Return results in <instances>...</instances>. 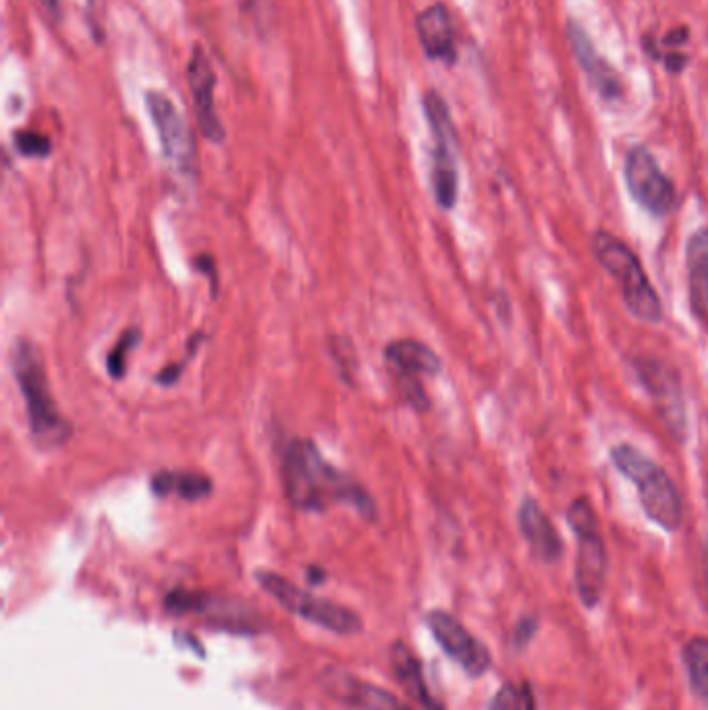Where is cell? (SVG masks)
Instances as JSON below:
<instances>
[{
    "label": "cell",
    "instance_id": "obj_1",
    "mask_svg": "<svg viewBox=\"0 0 708 710\" xmlns=\"http://www.w3.org/2000/svg\"><path fill=\"white\" fill-rule=\"evenodd\" d=\"M285 497L299 511H325L335 503L353 507L366 520H377L378 509L370 492L349 473L335 468L315 442L293 439L285 447Z\"/></svg>",
    "mask_w": 708,
    "mask_h": 710
},
{
    "label": "cell",
    "instance_id": "obj_4",
    "mask_svg": "<svg viewBox=\"0 0 708 710\" xmlns=\"http://www.w3.org/2000/svg\"><path fill=\"white\" fill-rule=\"evenodd\" d=\"M592 248L602 269L611 272V277L621 287L631 314L650 324L659 322L662 318L661 300L648 281L638 256L624 241L607 231L595 233Z\"/></svg>",
    "mask_w": 708,
    "mask_h": 710
},
{
    "label": "cell",
    "instance_id": "obj_16",
    "mask_svg": "<svg viewBox=\"0 0 708 710\" xmlns=\"http://www.w3.org/2000/svg\"><path fill=\"white\" fill-rule=\"evenodd\" d=\"M416 32L428 59L441 61L445 64L456 63V32H453L449 9L442 2L430 4L416 17Z\"/></svg>",
    "mask_w": 708,
    "mask_h": 710
},
{
    "label": "cell",
    "instance_id": "obj_9",
    "mask_svg": "<svg viewBox=\"0 0 708 710\" xmlns=\"http://www.w3.org/2000/svg\"><path fill=\"white\" fill-rule=\"evenodd\" d=\"M146 109L157 129L158 142L164 160L179 174L191 177L198 171L196 146L183 117L177 111L173 100L158 90L146 94Z\"/></svg>",
    "mask_w": 708,
    "mask_h": 710
},
{
    "label": "cell",
    "instance_id": "obj_23",
    "mask_svg": "<svg viewBox=\"0 0 708 710\" xmlns=\"http://www.w3.org/2000/svg\"><path fill=\"white\" fill-rule=\"evenodd\" d=\"M16 148L19 154L30 158H47L52 150V143L47 136L38 131H17Z\"/></svg>",
    "mask_w": 708,
    "mask_h": 710
},
{
    "label": "cell",
    "instance_id": "obj_22",
    "mask_svg": "<svg viewBox=\"0 0 708 710\" xmlns=\"http://www.w3.org/2000/svg\"><path fill=\"white\" fill-rule=\"evenodd\" d=\"M140 339H142V331L136 327L121 332V337L117 339L114 348L109 351V358H107V368H109V374L112 379L121 380L126 377L127 358H129L131 349H136V346L140 343Z\"/></svg>",
    "mask_w": 708,
    "mask_h": 710
},
{
    "label": "cell",
    "instance_id": "obj_20",
    "mask_svg": "<svg viewBox=\"0 0 708 710\" xmlns=\"http://www.w3.org/2000/svg\"><path fill=\"white\" fill-rule=\"evenodd\" d=\"M391 664H393V671L399 681L406 686V690L413 698H418V702L426 710H442V704H439L428 692L420 661L413 657V652L403 642H395L391 648Z\"/></svg>",
    "mask_w": 708,
    "mask_h": 710
},
{
    "label": "cell",
    "instance_id": "obj_3",
    "mask_svg": "<svg viewBox=\"0 0 708 710\" xmlns=\"http://www.w3.org/2000/svg\"><path fill=\"white\" fill-rule=\"evenodd\" d=\"M615 468L638 487L646 516L674 532L681 523V497L674 480L652 459L631 444H617L611 451Z\"/></svg>",
    "mask_w": 708,
    "mask_h": 710
},
{
    "label": "cell",
    "instance_id": "obj_15",
    "mask_svg": "<svg viewBox=\"0 0 708 710\" xmlns=\"http://www.w3.org/2000/svg\"><path fill=\"white\" fill-rule=\"evenodd\" d=\"M567 36H569V42H571L578 63L582 67L584 73L588 76L598 94L602 98H609V100L619 98L624 92L621 79L617 76L614 67L598 54L595 42L590 40V36L586 33L582 26L578 21L569 19L567 21Z\"/></svg>",
    "mask_w": 708,
    "mask_h": 710
},
{
    "label": "cell",
    "instance_id": "obj_25",
    "mask_svg": "<svg viewBox=\"0 0 708 710\" xmlns=\"http://www.w3.org/2000/svg\"><path fill=\"white\" fill-rule=\"evenodd\" d=\"M42 4H44V9H47L50 16L54 17V19H61V4H59V0H40Z\"/></svg>",
    "mask_w": 708,
    "mask_h": 710
},
{
    "label": "cell",
    "instance_id": "obj_7",
    "mask_svg": "<svg viewBox=\"0 0 708 710\" xmlns=\"http://www.w3.org/2000/svg\"><path fill=\"white\" fill-rule=\"evenodd\" d=\"M426 121L430 126V133L435 138L432 150V191L437 204L449 210L457 202V138L456 129L449 109L441 96L428 92L425 96Z\"/></svg>",
    "mask_w": 708,
    "mask_h": 710
},
{
    "label": "cell",
    "instance_id": "obj_13",
    "mask_svg": "<svg viewBox=\"0 0 708 710\" xmlns=\"http://www.w3.org/2000/svg\"><path fill=\"white\" fill-rule=\"evenodd\" d=\"M638 377L652 394L667 428L681 441L686 437V408L676 370L659 360H640Z\"/></svg>",
    "mask_w": 708,
    "mask_h": 710
},
{
    "label": "cell",
    "instance_id": "obj_11",
    "mask_svg": "<svg viewBox=\"0 0 708 710\" xmlns=\"http://www.w3.org/2000/svg\"><path fill=\"white\" fill-rule=\"evenodd\" d=\"M426 623L442 652L449 659H453L468 676L480 678L487 673L490 652L476 636L466 630L461 621H457L456 617L449 616L447 611H430L426 617Z\"/></svg>",
    "mask_w": 708,
    "mask_h": 710
},
{
    "label": "cell",
    "instance_id": "obj_17",
    "mask_svg": "<svg viewBox=\"0 0 708 710\" xmlns=\"http://www.w3.org/2000/svg\"><path fill=\"white\" fill-rule=\"evenodd\" d=\"M520 530L528 544L535 549L536 554L545 561H557L564 552L561 538L552 528L549 516L540 509L535 499H526L520 507Z\"/></svg>",
    "mask_w": 708,
    "mask_h": 710
},
{
    "label": "cell",
    "instance_id": "obj_19",
    "mask_svg": "<svg viewBox=\"0 0 708 710\" xmlns=\"http://www.w3.org/2000/svg\"><path fill=\"white\" fill-rule=\"evenodd\" d=\"M152 492L157 497H169L174 494L188 503L205 501L212 494V480L200 472H174V470H162L154 473L150 480Z\"/></svg>",
    "mask_w": 708,
    "mask_h": 710
},
{
    "label": "cell",
    "instance_id": "obj_6",
    "mask_svg": "<svg viewBox=\"0 0 708 710\" xmlns=\"http://www.w3.org/2000/svg\"><path fill=\"white\" fill-rule=\"evenodd\" d=\"M567 521L571 530L578 534V557H576V588L586 607H595L607 580V549L598 532V520L595 509L588 499H576L569 511Z\"/></svg>",
    "mask_w": 708,
    "mask_h": 710
},
{
    "label": "cell",
    "instance_id": "obj_8",
    "mask_svg": "<svg viewBox=\"0 0 708 710\" xmlns=\"http://www.w3.org/2000/svg\"><path fill=\"white\" fill-rule=\"evenodd\" d=\"M385 360H387V368L397 382V389H399L401 397L410 403L413 410H428L430 401H428L422 379L439 374V370H441L439 356L420 341L399 339V341L387 346Z\"/></svg>",
    "mask_w": 708,
    "mask_h": 710
},
{
    "label": "cell",
    "instance_id": "obj_14",
    "mask_svg": "<svg viewBox=\"0 0 708 710\" xmlns=\"http://www.w3.org/2000/svg\"><path fill=\"white\" fill-rule=\"evenodd\" d=\"M186 76H188L193 111L198 117L202 136L208 142L221 143L227 133H225V126H222L221 119L217 114V107H215L217 76H215L210 59L206 57L205 48H193Z\"/></svg>",
    "mask_w": 708,
    "mask_h": 710
},
{
    "label": "cell",
    "instance_id": "obj_24",
    "mask_svg": "<svg viewBox=\"0 0 708 710\" xmlns=\"http://www.w3.org/2000/svg\"><path fill=\"white\" fill-rule=\"evenodd\" d=\"M490 710H521L520 692L513 686H503L495 696Z\"/></svg>",
    "mask_w": 708,
    "mask_h": 710
},
{
    "label": "cell",
    "instance_id": "obj_10",
    "mask_svg": "<svg viewBox=\"0 0 708 710\" xmlns=\"http://www.w3.org/2000/svg\"><path fill=\"white\" fill-rule=\"evenodd\" d=\"M626 183L631 198L655 217H665L676 204V190L659 162L645 146H634L626 157Z\"/></svg>",
    "mask_w": 708,
    "mask_h": 710
},
{
    "label": "cell",
    "instance_id": "obj_12",
    "mask_svg": "<svg viewBox=\"0 0 708 710\" xmlns=\"http://www.w3.org/2000/svg\"><path fill=\"white\" fill-rule=\"evenodd\" d=\"M318 686L322 692L356 710H410L401 700H397L391 692L378 688L370 681L356 678L346 669L327 667L318 676Z\"/></svg>",
    "mask_w": 708,
    "mask_h": 710
},
{
    "label": "cell",
    "instance_id": "obj_2",
    "mask_svg": "<svg viewBox=\"0 0 708 710\" xmlns=\"http://www.w3.org/2000/svg\"><path fill=\"white\" fill-rule=\"evenodd\" d=\"M17 384L26 401L32 441L40 449H59L71 439V424L64 418L48 384L42 353L32 341L19 339L11 356Z\"/></svg>",
    "mask_w": 708,
    "mask_h": 710
},
{
    "label": "cell",
    "instance_id": "obj_21",
    "mask_svg": "<svg viewBox=\"0 0 708 710\" xmlns=\"http://www.w3.org/2000/svg\"><path fill=\"white\" fill-rule=\"evenodd\" d=\"M684 664L694 692L708 702V638H694L686 644Z\"/></svg>",
    "mask_w": 708,
    "mask_h": 710
},
{
    "label": "cell",
    "instance_id": "obj_18",
    "mask_svg": "<svg viewBox=\"0 0 708 710\" xmlns=\"http://www.w3.org/2000/svg\"><path fill=\"white\" fill-rule=\"evenodd\" d=\"M694 312L708 318V229H698L686 250Z\"/></svg>",
    "mask_w": 708,
    "mask_h": 710
},
{
    "label": "cell",
    "instance_id": "obj_5",
    "mask_svg": "<svg viewBox=\"0 0 708 710\" xmlns=\"http://www.w3.org/2000/svg\"><path fill=\"white\" fill-rule=\"evenodd\" d=\"M256 582L289 613L301 617L303 621L318 626L322 630L332 631L339 636H356L363 630L362 619L351 609L341 607L332 600L315 597L275 571H265V569L256 571Z\"/></svg>",
    "mask_w": 708,
    "mask_h": 710
}]
</instances>
